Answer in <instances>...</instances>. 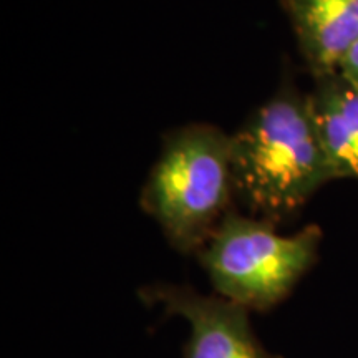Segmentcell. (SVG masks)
Listing matches in <instances>:
<instances>
[{
  "mask_svg": "<svg viewBox=\"0 0 358 358\" xmlns=\"http://www.w3.org/2000/svg\"><path fill=\"white\" fill-rule=\"evenodd\" d=\"M234 191L261 219L277 224L335 181L308 96L285 85L231 136Z\"/></svg>",
  "mask_w": 358,
  "mask_h": 358,
  "instance_id": "obj_1",
  "label": "cell"
},
{
  "mask_svg": "<svg viewBox=\"0 0 358 358\" xmlns=\"http://www.w3.org/2000/svg\"><path fill=\"white\" fill-rule=\"evenodd\" d=\"M231 136L211 124L169 134L141 192V208L171 248L198 254L231 211Z\"/></svg>",
  "mask_w": 358,
  "mask_h": 358,
  "instance_id": "obj_2",
  "label": "cell"
},
{
  "mask_svg": "<svg viewBox=\"0 0 358 358\" xmlns=\"http://www.w3.org/2000/svg\"><path fill=\"white\" fill-rule=\"evenodd\" d=\"M324 232L317 224L282 236L266 219L231 211L198 252L216 295L248 308L268 312L292 294L319 259Z\"/></svg>",
  "mask_w": 358,
  "mask_h": 358,
  "instance_id": "obj_3",
  "label": "cell"
},
{
  "mask_svg": "<svg viewBox=\"0 0 358 358\" xmlns=\"http://www.w3.org/2000/svg\"><path fill=\"white\" fill-rule=\"evenodd\" d=\"M141 302L189 325L182 358H284L268 352L254 332L248 308L187 285L151 284L138 290Z\"/></svg>",
  "mask_w": 358,
  "mask_h": 358,
  "instance_id": "obj_4",
  "label": "cell"
},
{
  "mask_svg": "<svg viewBox=\"0 0 358 358\" xmlns=\"http://www.w3.org/2000/svg\"><path fill=\"white\" fill-rule=\"evenodd\" d=\"M313 80L338 73L358 42V0H282Z\"/></svg>",
  "mask_w": 358,
  "mask_h": 358,
  "instance_id": "obj_5",
  "label": "cell"
},
{
  "mask_svg": "<svg viewBox=\"0 0 358 358\" xmlns=\"http://www.w3.org/2000/svg\"><path fill=\"white\" fill-rule=\"evenodd\" d=\"M307 96L335 176L358 181V90L334 73L315 78Z\"/></svg>",
  "mask_w": 358,
  "mask_h": 358,
  "instance_id": "obj_6",
  "label": "cell"
},
{
  "mask_svg": "<svg viewBox=\"0 0 358 358\" xmlns=\"http://www.w3.org/2000/svg\"><path fill=\"white\" fill-rule=\"evenodd\" d=\"M338 73L358 90V42L353 45L352 50L348 52L342 66H340Z\"/></svg>",
  "mask_w": 358,
  "mask_h": 358,
  "instance_id": "obj_7",
  "label": "cell"
}]
</instances>
